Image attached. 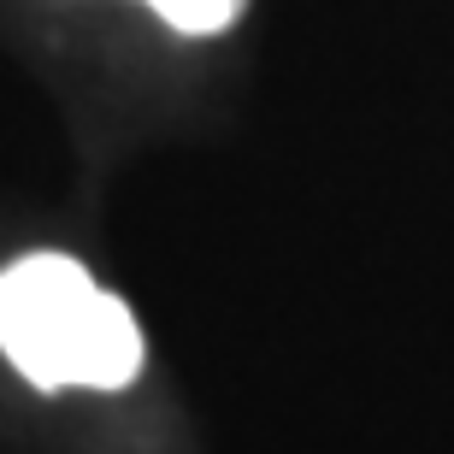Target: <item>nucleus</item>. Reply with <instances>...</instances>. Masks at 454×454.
Masks as SVG:
<instances>
[{
    "label": "nucleus",
    "instance_id": "1",
    "mask_svg": "<svg viewBox=\"0 0 454 454\" xmlns=\"http://www.w3.org/2000/svg\"><path fill=\"white\" fill-rule=\"evenodd\" d=\"M0 354L35 389H124L142 372V331L66 254H24L0 271Z\"/></svg>",
    "mask_w": 454,
    "mask_h": 454
},
{
    "label": "nucleus",
    "instance_id": "2",
    "mask_svg": "<svg viewBox=\"0 0 454 454\" xmlns=\"http://www.w3.org/2000/svg\"><path fill=\"white\" fill-rule=\"evenodd\" d=\"M148 6L184 35H213L242 12V0H148Z\"/></svg>",
    "mask_w": 454,
    "mask_h": 454
}]
</instances>
